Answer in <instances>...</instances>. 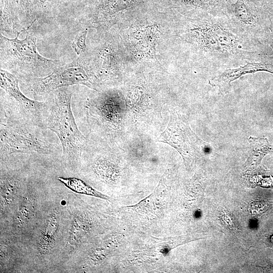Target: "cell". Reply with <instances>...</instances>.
I'll list each match as a JSON object with an SVG mask.
<instances>
[{"label": "cell", "instance_id": "cell-10", "mask_svg": "<svg viewBox=\"0 0 273 273\" xmlns=\"http://www.w3.org/2000/svg\"><path fill=\"white\" fill-rule=\"evenodd\" d=\"M159 33L157 25L142 27L132 33L131 43L140 56L156 58L155 47Z\"/></svg>", "mask_w": 273, "mask_h": 273}, {"label": "cell", "instance_id": "cell-16", "mask_svg": "<svg viewBox=\"0 0 273 273\" xmlns=\"http://www.w3.org/2000/svg\"><path fill=\"white\" fill-rule=\"evenodd\" d=\"M19 185V180L16 176L10 174H1V197L3 204L6 207L13 201Z\"/></svg>", "mask_w": 273, "mask_h": 273}, {"label": "cell", "instance_id": "cell-12", "mask_svg": "<svg viewBox=\"0 0 273 273\" xmlns=\"http://www.w3.org/2000/svg\"><path fill=\"white\" fill-rule=\"evenodd\" d=\"M234 0H181L182 5L197 12L207 13L213 15H226Z\"/></svg>", "mask_w": 273, "mask_h": 273}, {"label": "cell", "instance_id": "cell-18", "mask_svg": "<svg viewBox=\"0 0 273 273\" xmlns=\"http://www.w3.org/2000/svg\"><path fill=\"white\" fill-rule=\"evenodd\" d=\"M83 223L79 215H77L74 218L72 226L70 229L69 242L71 244H75L79 241L83 232Z\"/></svg>", "mask_w": 273, "mask_h": 273}, {"label": "cell", "instance_id": "cell-13", "mask_svg": "<svg viewBox=\"0 0 273 273\" xmlns=\"http://www.w3.org/2000/svg\"><path fill=\"white\" fill-rule=\"evenodd\" d=\"M59 218L56 214H52L47 219L41 232L38 250L41 255L48 254L53 247L58 233Z\"/></svg>", "mask_w": 273, "mask_h": 273}, {"label": "cell", "instance_id": "cell-14", "mask_svg": "<svg viewBox=\"0 0 273 273\" xmlns=\"http://www.w3.org/2000/svg\"><path fill=\"white\" fill-rule=\"evenodd\" d=\"M249 142L251 145V153L246 162L245 167L255 168L260 164L264 156L271 153V145L265 138L250 137Z\"/></svg>", "mask_w": 273, "mask_h": 273}, {"label": "cell", "instance_id": "cell-3", "mask_svg": "<svg viewBox=\"0 0 273 273\" xmlns=\"http://www.w3.org/2000/svg\"><path fill=\"white\" fill-rule=\"evenodd\" d=\"M36 20L19 31L15 38L0 35L1 69L12 73L23 82L46 76L63 63L41 55L34 36L27 33L24 39H19V34L28 30Z\"/></svg>", "mask_w": 273, "mask_h": 273}, {"label": "cell", "instance_id": "cell-9", "mask_svg": "<svg viewBox=\"0 0 273 273\" xmlns=\"http://www.w3.org/2000/svg\"><path fill=\"white\" fill-rule=\"evenodd\" d=\"M267 72L273 74V54L268 53L258 60L249 61L233 68L225 70L209 79V83L217 87L221 93L227 92L230 84L243 75L258 72Z\"/></svg>", "mask_w": 273, "mask_h": 273}, {"label": "cell", "instance_id": "cell-6", "mask_svg": "<svg viewBox=\"0 0 273 273\" xmlns=\"http://www.w3.org/2000/svg\"><path fill=\"white\" fill-rule=\"evenodd\" d=\"M0 71L1 115L27 121L42 127L45 101L27 97L20 90L16 75L3 69Z\"/></svg>", "mask_w": 273, "mask_h": 273}, {"label": "cell", "instance_id": "cell-5", "mask_svg": "<svg viewBox=\"0 0 273 273\" xmlns=\"http://www.w3.org/2000/svg\"><path fill=\"white\" fill-rule=\"evenodd\" d=\"M33 99L47 97L59 88L73 85H84L98 90L99 79L81 55L72 62L62 63L49 75L23 82Z\"/></svg>", "mask_w": 273, "mask_h": 273}, {"label": "cell", "instance_id": "cell-22", "mask_svg": "<svg viewBox=\"0 0 273 273\" xmlns=\"http://www.w3.org/2000/svg\"><path fill=\"white\" fill-rule=\"evenodd\" d=\"M266 45L270 48L272 53L273 54V26L271 33L266 40Z\"/></svg>", "mask_w": 273, "mask_h": 273}, {"label": "cell", "instance_id": "cell-8", "mask_svg": "<svg viewBox=\"0 0 273 273\" xmlns=\"http://www.w3.org/2000/svg\"><path fill=\"white\" fill-rule=\"evenodd\" d=\"M159 141L167 143L181 155L187 169L195 161L204 145L176 112H170V119L166 129L160 134Z\"/></svg>", "mask_w": 273, "mask_h": 273}, {"label": "cell", "instance_id": "cell-4", "mask_svg": "<svg viewBox=\"0 0 273 273\" xmlns=\"http://www.w3.org/2000/svg\"><path fill=\"white\" fill-rule=\"evenodd\" d=\"M1 156L14 154L55 156L62 147L51 141L47 130L34 123L1 115Z\"/></svg>", "mask_w": 273, "mask_h": 273}, {"label": "cell", "instance_id": "cell-17", "mask_svg": "<svg viewBox=\"0 0 273 273\" xmlns=\"http://www.w3.org/2000/svg\"><path fill=\"white\" fill-rule=\"evenodd\" d=\"M88 29L85 28L78 32L72 43V47L77 55L81 56L86 52V35Z\"/></svg>", "mask_w": 273, "mask_h": 273}, {"label": "cell", "instance_id": "cell-15", "mask_svg": "<svg viewBox=\"0 0 273 273\" xmlns=\"http://www.w3.org/2000/svg\"><path fill=\"white\" fill-rule=\"evenodd\" d=\"M58 179L65 187L75 193L93 196L104 200L109 199L108 196L97 191L80 179L63 177H59Z\"/></svg>", "mask_w": 273, "mask_h": 273}, {"label": "cell", "instance_id": "cell-7", "mask_svg": "<svg viewBox=\"0 0 273 273\" xmlns=\"http://www.w3.org/2000/svg\"><path fill=\"white\" fill-rule=\"evenodd\" d=\"M226 15L241 33L265 46L273 24L265 10L256 0H236Z\"/></svg>", "mask_w": 273, "mask_h": 273}, {"label": "cell", "instance_id": "cell-11", "mask_svg": "<svg viewBox=\"0 0 273 273\" xmlns=\"http://www.w3.org/2000/svg\"><path fill=\"white\" fill-rule=\"evenodd\" d=\"M14 0H1V33L13 36L21 30V22Z\"/></svg>", "mask_w": 273, "mask_h": 273}, {"label": "cell", "instance_id": "cell-19", "mask_svg": "<svg viewBox=\"0 0 273 273\" xmlns=\"http://www.w3.org/2000/svg\"><path fill=\"white\" fill-rule=\"evenodd\" d=\"M31 214V210L28 204H25L21 206L17 217V220L19 222H25L29 219Z\"/></svg>", "mask_w": 273, "mask_h": 273}, {"label": "cell", "instance_id": "cell-2", "mask_svg": "<svg viewBox=\"0 0 273 273\" xmlns=\"http://www.w3.org/2000/svg\"><path fill=\"white\" fill-rule=\"evenodd\" d=\"M72 97L69 87L59 88L50 94L44 101L42 126L58 137L65 163L75 168L80 163L87 138L76 123L71 108Z\"/></svg>", "mask_w": 273, "mask_h": 273}, {"label": "cell", "instance_id": "cell-23", "mask_svg": "<svg viewBox=\"0 0 273 273\" xmlns=\"http://www.w3.org/2000/svg\"><path fill=\"white\" fill-rule=\"evenodd\" d=\"M38 3L41 7H44L47 5L49 0H37Z\"/></svg>", "mask_w": 273, "mask_h": 273}, {"label": "cell", "instance_id": "cell-20", "mask_svg": "<svg viewBox=\"0 0 273 273\" xmlns=\"http://www.w3.org/2000/svg\"><path fill=\"white\" fill-rule=\"evenodd\" d=\"M21 4L26 16L32 22L34 19L33 14V5L31 0H20Z\"/></svg>", "mask_w": 273, "mask_h": 273}, {"label": "cell", "instance_id": "cell-1", "mask_svg": "<svg viewBox=\"0 0 273 273\" xmlns=\"http://www.w3.org/2000/svg\"><path fill=\"white\" fill-rule=\"evenodd\" d=\"M183 26L180 37L191 46L203 67L218 74L271 53L268 47L238 31L226 15L197 12Z\"/></svg>", "mask_w": 273, "mask_h": 273}, {"label": "cell", "instance_id": "cell-25", "mask_svg": "<svg viewBox=\"0 0 273 273\" xmlns=\"http://www.w3.org/2000/svg\"><path fill=\"white\" fill-rule=\"evenodd\" d=\"M271 240L273 241V236L272 237Z\"/></svg>", "mask_w": 273, "mask_h": 273}, {"label": "cell", "instance_id": "cell-24", "mask_svg": "<svg viewBox=\"0 0 273 273\" xmlns=\"http://www.w3.org/2000/svg\"><path fill=\"white\" fill-rule=\"evenodd\" d=\"M271 153H273V145H271Z\"/></svg>", "mask_w": 273, "mask_h": 273}, {"label": "cell", "instance_id": "cell-21", "mask_svg": "<svg viewBox=\"0 0 273 273\" xmlns=\"http://www.w3.org/2000/svg\"><path fill=\"white\" fill-rule=\"evenodd\" d=\"M257 1L269 16L273 24V0Z\"/></svg>", "mask_w": 273, "mask_h": 273}]
</instances>
